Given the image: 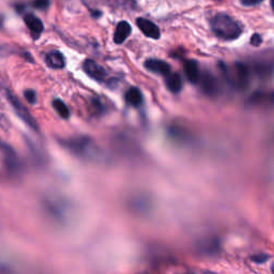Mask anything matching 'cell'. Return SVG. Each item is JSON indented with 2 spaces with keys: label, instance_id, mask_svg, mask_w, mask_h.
<instances>
[{
  "label": "cell",
  "instance_id": "3957f363",
  "mask_svg": "<svg viewBox=\"0 0 274 274\" xmlns=\"http://www.w3.org/2000/svg\"><path fill=\"white\" fill-rule=\"evenodd\" d=\"M220 66L222 68V72L224 73L226 81L232 87L240 91H243L249 87L250 70L247 64L237 62L234 64L232 69L228 68L224 63H220Z\"/></svg>",
  "mask_w": 274,
  "mask_h": 274
},
{
  "label": "cell",
  "instance_id": "ac0fdd59",
  "mask_svg": "<svg viewBox=\"0 0 274 274\" xmlns=\"http://www.w3.org/2000/svg\"><path fill=\"white\" fill-rule=\"evenodd\" d=\"M115 3L120 5L121 8L125 9H134L135 8V0H112Z\"/></svg>",
  "mask_w": 274,
  "mask_h": 274
},
{
  "label": "cell",
  "instance_id": "277c9868",
  "mask_svg": "<svg viewBox=\"0 0 274 274\" xmlns=\"http://www.w3.org/2000/svg\"><path fill=\"white\" fill-rule=\"evenodd\" d=\"M8 99L10 101L12 107L14 108V111H15V113L17 114V116L31 130H33V131H39V126L37 124V121H35L30 112L28 111V108L20 102L19 99L11 92H8Z\"/></svg>",
  "mask_w": 274,
  "mask_h": 274
},
{
  "label": "cell",
  "instance_id": "52a82bcc",
  "mask_svg": "<svg viewBox=\"0 0 274 274\" xmlns=\"http://www.w3.org/2000/svg\"><path fill=\"white\" fill-rule=\"evenodd\" d=\"M83 69L86 74L97 82H103L107 77V72L105 69L95 60L86 59L83 63Z\"/></svg>",
  "mask_w": 274,
  "mask_h": 274
},
{
  "label": "cell",
  "instance_id": "4fadbf2b",
  "mask_svg": "<svg viewBox=\"0 0 274 274\" xmlns=\"http://www.w3.org/2000/svg\"><path fill=\"white\" fill-rule=\"evenodd\" d=\"M184 73L187 81L192 84L198 83L199 79V69L198 63L195 60H186L184 62Z\"/></svg>",
  "mask_w": 274,
  "mask_h": 274
},
{
  "label": "cell",
  "instance_id": "e0dca14e",
  "mask_svg": "<svg viewBox=\"0 0 274 274\" xmlns=\"http://www.w3.org/2000/svg\"><path fill=\"white\" fill-rule=\"evenodd\" d=\"M53 107H54V110L57 112V114H58L62 119L68 120L70 118L71 114H70L69 107L66 105V103H64L62 100L55 99L53 101Z\"/></svg>",
  "mask_w": 274,
  "mask_h": 274
},
{
  "label": "cell",
  "instance_id": "d6986e66",
  "mask_svg": "<svg viewBox=\"0 0 274 274\" xmlns=\"http://www.w3.org/2000/svg\"><path fill=\"white\" fill-rule=\"evenodd\" d=\"M24 96H25V99L28 101V103L34 104L37 102V93H35L34 90H31V89L26 90L24 92Z\"/></svg>",
  "mask_w": 274,
  "mask_h": 274
},
{
  "label": "cell",
  "instance_id": "30bf717a",
  "mask_svg": "<svg viewBox=\"0 0 274 274\" xmlns=\"http://www.w3.org/2000/svg\"><path fill=\"white\" fill-rule=\"evenodd\" d=\"M145 68L153 73L166 76L171 72V68L167 62L160 59H148L145 62Z\"/></svg>",
  "mask_w": 274,
  "mask_h": 274
},
{
  "label": "cell",
  "instance_id": "2e32d148",
  "mask_svg": "<svg viewBox=\"0 0 274 274\" xmlns=\"http://www.w3.org/2000/svg\"><path fill=\"white\" fill-rule=\"evenodd\" d=\"M168 132H169V136L171 137V138L177 140L178 142H189L191 139L190 133H187L183 128L171 127V128H169Z\"/></svg>",
  "mask_w": 274,
  "mask_h": 274
},
{
  "label": "cell",
  "instance_id": "8992f818",
  "mask_svg": "<svg viewBox=\"0 0 274 274\" xmlns=\"http://www.w3.org/2000/svg\"><path fill=\"white\" fill-rule=\"evenodd\" d=\"M0 148H1L3 152L5 166L9 169V171L12 172V174H18V172H20L21 164L17 154L15 153V151H14L10 146L4 145V143H1Z\"/></svg>",
  "mask_w": 274,
  "mask_h": 274
},
{
  "label": "cell",
  "instance_id": "8fae6325",
  "mask_svg": "<svg viewBox=\"0 0 274 274\" xmlns=\"http://www.w3.org/2000/svg\"><path fill=\"white\" fill-rule=\"evenodd\" d=\"M132 32V27L127 20H121L118 23L114 33V42L116 44H122Z\"/></svg>",
  "mask_w": 274,
  "mask_h": 274
},
{
  "label": "cell",
  "instance_id": "9a60e30c",
  "mask_svg": "<svg viewBox=\"0 0 274 274\" xmlns=\"http://www.w3.org/2000/svg\"><path fill=\"white\" fill-rule=\"evenodd\" d=\"M165 83H166L167 88L170 92L179 93L182 89V79L181 76H180L178 73H170L166 75V79H165Z\"/></svg>",
  "mask_w": 274,
  "mask_h": 274
},
{
  "label": "cell",
  "instance_id": "6da1fadb",
  "mask_svg": "<svg viewBox=\"0 0 274 274\" xmlns=\"http://www.w3.org/2000/svg\"><path fill=\"white\" fill-rule=\"evenodd\" d=\"M60 143L71 153L85 160H95L101 155V151L96 141L88 136H75L67 139H60Z\"/></svg>",
  "mask_w": 274,
  "mask_h": 274
},
{
  "label": "cell",
  "instance_id": "603a6c76",
  "mask_svg": "<svg viewBox=\"0 0 274 274\" xmlns=\"http://www.w3.org/2000/svg\"><path fill=\"white\" fill-rule=\"evenodd\" d=\"M49 5V0H35L34 6H37L39 9H46Z\"/></svg>",
  "mask_w": 274,
  "mask_h": 274
},
{
  "label": "cell",
  "instance_id": "ba28073f",
  "mask_svg": "<svg viewBox=\"0 0 274 274\" xmlns=\"http://www.w3.org/2000/svg\"><path fill=\"white\" fill-rule=\"evenodd\" d=\"M136 25L139 28V30L146 35V37L150 39H154V40L160 39L161 37L160 28H158L157 25L154 24L153 21L143 17H138L136 19Z\"/></svg>",
  "mask_w": 274,
  "mask_h": 274
},
{
  "label": "cell",
  "instance_id": "5bb4252c",
  "mask_svg": "<svg viewBox=\"0 0 274 274\" xmlns=\"http://www.w3.org/2000/svg\"><path fill=\"white\" fill-rule=\"evenodd\" d=\"M126 101L129 105H131L133 107L140 106L143 102L141 91L136 87H131L126 92Z\"/></svg>",
  "mask_w": 274,
  "mask_h": 274
},
{
  "label": "cell",
  "instance_id": "5b68a950",
  "mask_svg": "<svg viewBox=\"0 0 274 274\" xmlns=\"http://www.w3.org/2000/svg\"><path fill=\"white\" fill-rule=\"evenodd\" d=\"M198 82H200L201 90L204 91L205 95L209 97H215L219 95L220 92L219 82L211 73H209V72H204L203 74L199 75Z\"/></svg>",
  "mask_w": 274,
  "mask_h": 274
},
{
  "label": "cell",
  "instance_id": "44dd1931",
  "mask_svg": "<svg viewBox=\"0 0 274 274\" xmlns=\"http://www.w3.org/2000/svg\"><path fill=\"white\" fill-rule=\"evenodd\" d=\"M262 42H263V38H262V35L259 34V33H254L253 35H252L251 44L253 45V46H259V45L262 44Z\"/></svg>",
  "mask_w": 274,
  "mask_h": 274
},
{
  "label": "cell",
  "instance_id": "ffe728a7",
  "mask_svg": "<svg viewBox=\"0 0 274 274\" xmlns=\"http://www.w3.org/2000/svg\"><path fill=\"white\" fill-rule=\"evenodd\" d=\"M269 258H270V256H269L268 254L263 253V254H257V255L252 256L251 259H252V262H254V263H256V264L261 265V264H264V263H266V262H268V261H269Z\"/></svg>",
  "mask_w": 274,
  "mask_h": 274
},
{
  "label": "cell",
  "instance_id": "7a4b0ae2",
  "mask_svg": "<svg viewBox=\"0 0 274 274\" xmlns=\"http://www.w3.org/2000/svg\"><path fill=\"white\" fill-rule=\"evenodd\" d=\"M211 29L216 37L224 41L237 40L242 34V27L225 13H218L211 19Z\"/></svg>",
  "mask_w": 274,
  "mask_h": 274
},
{
  "label": "cell",
  "instance_id": "7c38bea8",
  "mask_svg": "<svg viewBox=\"0 0 274 274\" xmlns=\"http://www.w3.org/2000/svg\"><path fill=\"white\" fill-rule=\"evenodd\" d=\"M45 62L49 68L55 70H60L66 67V58L58 50H52V52L47 53L45 56Z\"/></svg>",
  "mask_w": 274,
  "mask_h": 274
},
{
  "label": "cell",
  "instance_id": "7402d4cb",
  "mask_svg": "<svg viewBox=\"0 0 274 274\" xmlns=\"http://www.w3.org/2000/svg\"><path fill=\"white\" fill-rule=\"evenodd\" d=\"M241 4L244 6H254L259 3H262L264 0H240Z\"/></svg>",
  "mask_w": 274,
  "mask_h": 274
},
{
  "label": "cell",
  "instance_id": "9c48e42d",
  "mask_svg": "<svg viewBox=\"0 0 274 274\" xmlns=\"http://www.w3.org/2000/svg\"><path fill=\"white\" fill-rule=\"evenodd\" d=\"M24 20L32 37L34 39H38L43 30H44V25H43L42 20L32 13H28L27 15H25Z\"/></svg>",
  "mask_w": 274,
  "mask_h": 274
}]
</instances>
